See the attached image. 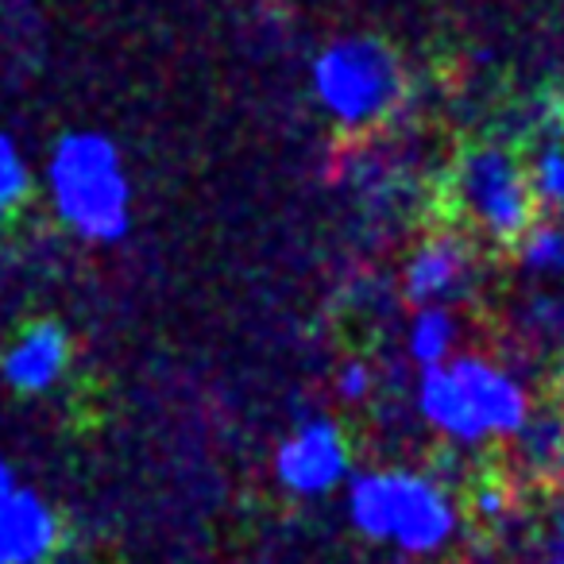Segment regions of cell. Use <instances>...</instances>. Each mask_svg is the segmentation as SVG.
Segmentation results:
<instances>
[{"label": "cell", "instance_id": "cell-2", "mask_svg": "<svg viewBox=\"0 0 564 564\" xmlns=\"http://www.w3.org/2000/svg\"><path fill=\"white\" fill-rule=\"evenodd\" d=\"M348 522L360 538L406 556H437L460 533V507L441 479L417 468H368L348 476Z\"/></svg>", "mask_w": 564, "mask_h": 564}, {"label": "cell", "instance_id": "cell-21", "mask_svg": "<svg viewBox=\"0 0 564 564\" xmlns=\"http://www.w3.org/2000/svg\"><path fill=\"white\" fill-rule=\"evenodd\" d=\"M561 406H564V394H561Z\"/></svg>", "mask_w": 564, "mask_h": 564}, {"label": "cell", "instance_id": "cell-11", "mask_svg": "<svg viewBox=\"0 0 564 564\" xmlns=\"http://www.w3.org/2000/svg\"><path fill=\"white\" fill-rule=\"evenodd\" d=\"M518 329L549 352H564V282L525 279L518 302Z\"/></svg>", "mask_w": 564, "mask_h": 564}, {"label": "cell", "instance_id": "cell-10", "mask_svg": "<svg viewBox=\"0 0 564 564\" xmlns=\"http://www.w3.org/2000/svg\"><path fill=\"white\" fill-rule=\"evenodd\" d=\"M514 445V468L522 479L541 487L564 484V406L561 399L538 406L533 402L522 430L510 437Z\"/></svg>", "mask_w": 564, "mask_h": 564}, {"label": "cell", "instance_id": "cell-6", "mask_svg": "<svg viewBox=\"0 0 564 564\" xmlns=\"http://www.w3.org/2000/svg\"><path fill=\"white\" fill-rule=\"evenodd\" d=\"M352 476V445L333 417H306L274 453V479L299 499H322Z\"/></svg>", "mask_w": 564, "mask_h": 564}, {"label": "cell", "instance_id": "cell-7", "mask_svg": "<svg viewBox=\"0 0 564 564\" xmlns=\"http://www.w3.org/2000/svg\"><path fill=\"white\" fill-rule=\"evenodd\" d=\"M476 274V251L471 240L456 225L430 232L417 240L402 267V294L410 306H453L468 294Z\"/></svg>", "mask_w": 564, "mask_h": 564}, {"label": "cell", "instance_id": "cell-3", "mask_svg": "<svg viewBox=\"0 0 564 564\" xmlns=\"http://www.w3.org/2000/svg\"><path fill=\"white\" fill-rule=\"evenodd\" d=\"M58 220L89 243L124 240L132 225V178L120 148L101 132H66L47 159Z\"/></svg>", "mask_w": 564, "mask_h": 564}, {"label": "cell", "instance_id": "cell-18", "mask_svg": "<svg viewBox=\"0 0 564 564\" xmlns=\"http://www.w3.org/2000/svg\"><path fill=\"white\" fill-rule=\"evenodd\" d=\"M337 399L348 402V406H356V402L371 399V391H376V371H371V364L364 360H348L337 368Z\"/></svg>", "mask_w": 564, "mask_h": 564}, {"label": "cell", "instance_id": "cell-1", "mask_svg": "<svg viewBox=\"0 0 564 564\" xmlns=\"http://www.w3.org/2000/svg\"><path fill=\"white\" fill-rule=\"evenodd\" d=\"M414 410L448 445L510 441L525 425L533 399L525 383L499 360L479 352H456L414 379Z\"/></svg>", "mask_w": 564, "mask_h": 564}, {"label": "cell", "instance_id": "cell-15", "mask_svg": "<svg viewBox=\"0 0 564 564\" xmlns=\"http://www.w3.org/2000/svg\"><path fill=\"white\" fill-rule=\"evenodd\" d=\"M28 186H32V174H28L24 151L9 132H0V225L20 209V202L28 197Z\"/></svg>", "mask_w": 564, "mask_h": 564}, {"label": "cell", "instance_id": "cell-17", "mask_svg": "<svg viewBox=\"0 0 564 564\" xmlns=\"http://www.w3.org/2000/svg\"><path fill=\"white\" fill-rule=\"evenodd\" d=\"M514 510V491H510V479L484 476L471 487V514L484 518V522H502V518Z\"/></svg>", "mask_w": 564, "mask_h": 564}, {"label": "cell", "instance_id": "cell-9", "mask_svg": "<svg viewBox=\"0 0 564 564\" xmlns=\"http://www.w3.org/2000/svg\"><path fill=\"white\" fill-rule=\"evenodd\" d=\"M63 541V522L40 491L17 484L0 487V564H51Z\"/></svg>", "mask_w": 564, "mask_h": 564}, {"label": "cell", "instance_id": "cell-5", "mask_svg": "<svg viewBox=\"0 0 564 564\" xmlns=\"http://www.w3.org/2000/svg\"><path fill=\"white\" fill-rule=\"evenodd\" d=\"M314 94L322 109L348 132L383 124L406 94L399 55L368 35L333 40L314 58Z\"/></svg>", "mask_w": 564, "mask_h": 564}, {"label": "cell", "instance_id": "cell-4", "mask_svg": "<svg viewBox=\"0 0 564 564\" xmlns=\"http://www.w3.org/2000/svg\"><path fill=\"white\" fill-rule=\"evenodd\" d=\"M448 205L460 232L510 248L538 225V197L518 151L502 143H468L448 174Z\"/></svg>", "mask_w": 564, "mask_h": 564}, {"label": "cell", "instance_id": "cell-19", "mask_svg": "<svg viewBox=\"0 0 564 564\" xmlns=\"http://www.w3.org/2000/svg\"><path fill=\"white\" fill-rule=\"evenodd\" d=\"M4 484H17V471H12V464L0 456V487H4Z\"/></svg>", "mask_w": 564, "mask_h": 564}, {"label": "cell", "instance_id": "cell-8", "mask_svg": "<svg viewBox=\"0 0 564 564\" xmlns=\"http://www.w3.org/2000/svg\"><path fill=\"white\" fill-rule=\"evenodd\" d=\"M74 360V340L66 325L58 322H32L17 333L0 352V379L12 394H47L63 383L66 368Z\"/></svg>", "mask_w": 564, "mask_h": 564}, {"label": "cell", "instance_id": "cell-13", "mask_svg": "<svg viewBox=\"0 0 564 564\" xmlns=\"http://www.w3.org/2000/svg\"><path fill=\"white\" fill-rule=\"evenodd\" d=\"M525 174H530V186L538 205L545 209L564 213V135H561V112H553V120L541 124L538 148H533L530 163H525Z\"/></svg>", "mask_w": 564, "mask_h": 564}, {"label": "cell", "instance_id": "cell-12", "mask_svg": "<svg viewBox=\"0 0 564 564\" xmlns=\"http://www.w3.org/2000/svg\"><path fill=\"white\" fill-rule=\"evenodd\" d=\"M460 345V322L448 306H417L406 325V356L417 371L437 368Z\"/></svg>", "mask_w": 564, "mask_h": 564}, {"label": "cell", "instance_id": "cell-16", "mask_svg": "<svg viewBox=\"0 0 564 564\" xmlns=\"http://www.w3.org/2000/svg\"><path fill=\"white\" fill-rule=\"evenodd\" d=\"M545 530L533 541V564H564V484L549 487Z\"/></svg>", "mask_w": 564, "mask_h": 564}, {"label": "cell", "instance_id": "cell-14", "mask_svg": "<svg viewBox=\"0 0 564 564\" xmlns=\"http://www.w3.org/2000/svg\"><path fill=\"white\" fill-rule=\"evenodd\" d=\"M514 263L522 279L564 282V225H533L514 243Z\"/></svg>", "mask_w": 564, "mask_h": 564}, {"label": "cell", "instance_id": "cell-20", "mask_svg": "<svg viewBox=\"0 0 564 564\" xmlns=\"http://www.w3.org/2000/svg\"><path fill=\"white\" fill-rule=\"evenodd\" d=\"M561 135H564V112H561Z\"/></svg>", "mask_w": 564, "mask_h": 564}]
</instances>
